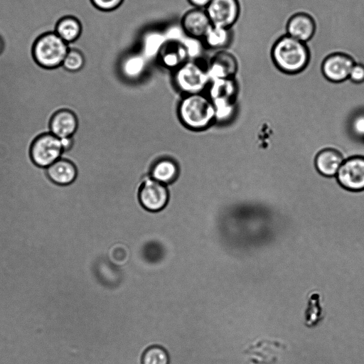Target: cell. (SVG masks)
<instances>
[{"mask_svg": "<svg viewBox=\"0 0 364 364\" xmlns=\"http://www.w3.org/2000/svg\"><path fill=\"white\" fill-rule=\"evenodd\" d=\"M314 31L315 24L313 19L304 14L293 16L287 26V34L303 43L309 41Z\"/></svg>", "mask_w": 364, "mask_h": 364, "instance_id": "obj_16", "label": "cell"}, {"mask_svg": "<svg viewBox=\"0 0 364 364\" xmlns=\"http://www.w3.org/2000/svg\"><path fill=\"white\" fill-rule=\"evenodd\" d=\"M63 152L60 139L50 132L36 139L31 146V156L37 166L47 168L60 159Z\"/></svg>", "mask_w": 364, "mask_h": 364, "instance_id": "obj_6", "label": "cell"}, {"mask_svg": "<svg viewBox=\"0 0 364 364\" xmlns=\"http://www.w3.org/2000/svg\"><path fill=\"white\" fill-rule=\"evenodd\" d=\"M60 140L63 151H69L73 148L74 144V139L73 136L62 138L60 139Z\"/></svg>", "mask_w": 364, "mask_h": 364, "instance_id": "obj_30", "label": "cell"}, {"mask_svg": "<svg viewBox=\"0 0 364 364\" xmlns=\"http://www.w3.org/2000/svg\"><path fill=\"white\" fill-rule=\"evenodd\" d=\"M336 178L339 184L346 190L364 191V156H355L345 159Z\"/></svg>", "mask_w": 364, "mask_h": 364, "instance_id": "obj_7", "label": "cell"}, {"mask_svg": "<svg viewBox=\"0 0 364 364\" xmlns=\"http://www.w3.org/2000/svg\"><path fill=\"white\" fill-rule=\"evenodd\" d=\"M2 46H3V45H2V41H1V39H0V51H1V49H2Z\"/></svg>", "mask_w": 364, "mask_h": 364, "instance_id": "obj_32", "label": "cell"}, {"mask_svg": "<svg viewBox=\"0 0 364 364\" xmlns=\"http://www.w3.org/2000/svg\"><path fill=\"white\" fill-rule=\"evenodd\" d=\"M272 55L276 66L287 73L301 71L306 66L309 55L305 43L288 35L277 41Z\"/></svg>", "mask_w": 364, "mask_h": 364, "instance_id": "obj_2", "label": "cell"}, {"mask_svg": "<svg viewBox=\"0 0 364 364\" xmlns=\"http://www.w3.org/2000/svg\"><path fill=\"white\" fill-rule=\"evenodd\" d=\"M181 24L187 36L201 39L212 25L205 10L198 8L187 11Z\"/></svg>", "mask_w": 364, "mask_h": 364, "instance_id": "obj_12", "label": "cell"}, {"mask_svg": "<svg viewBox=\"0 0 364 364\" xmlns=\"http://www.w3.org/2000/svg\"><path fill=\"white\" fill-rule=\"evenodd\" d=\"M158 58L163 66L173 70L188 60L186 50L180 43H166Z\"/></svg>", "mask_w": 364, "mask_h": 364, "instance_id": "obj_17", "label": "cell"}, {"mask_svg": "<svg viewBox=\"0 0 364 364\" xmlns=\"http://www.w3.org/2000/svg\"><path fill=\"white\" fill-rule=\"evenodd\" d=\"M167 43H181L187 36L181 24L171 25L164 32Z\"/></svg>", "mask_w": 364, "mask_h": 364, "instance_id": "obj_27", "label": "cell"}, {"mask_svg": "<svg viewBox=\"0 0 364 364\" xmlns=\"http://www.w3.org/2000/svg\"><path fill=\"white\" fill-rule=\"evenodd\" d=\"M77 127V117L69 109H62L56 112L50 123V133L59 139L73 136Z\"/></svg>", "mask_w": 364, "mask_h": 364, "instance_id": "obj_13", "label": "cell"}, {"mask_svg": "<svg viewBox=\"0 0 364 364\" xmlns=\"http://www.w3.org/2000/svg\"><path fill=\"white\" fill-rule=\"evenodd\" d=\"M348 78L355 83L364 82V65L355 63L350 70Z\"/></svg>", "mask_w": 364, "mask_h": 364, "instance_id": "obj_29", "label": "cell"}, {"mask_svg": "<svg viewBox=\"0 0 364 364\" xmlns=\"http://www.w3.org/2000/svg\"><path fill=\"white\" fill-rule=\"evenodd\" d=\"M212 0H188L195 8L205 9Z\"/></svg>", "mask_w": 364, "mask_h": 364, "instance_id": "obj_31", "label": "cell"}, {"mask_svg": "<svg viewBox=\"0 0 364 364\" xmlns=\"http://www.w3.org/2000/svg\"><path fill=\"white\" fill-rule=\"evenodd\" d=\"M166 43L164 32L158 31L148 32L142 41V55L146 58L158 57Z\"/></svg>", "mask_w": 364, "mask_h": 364, "instance_id": "obj_22", "label": "cell"}, {"mask_svg": "<svg viewBox=\"0 0 364 364\" xmlns=\"http://www.w3.org/2000/svg\"><path fill=\"white\" fill-rule=\"evenodd\" d=\"M287 349V346L282 341L264 338L247 346L242 355L247 364H277Z\"/></svg>", "mask_w": 364, "mask_h": 364, "instance_id": "obj_5", "label": "cell"}, {"mask_svg": "<svg viewBox=\"0 0 364 364\" xmlns=\"http://www.w3.org/2000/svg\"><path fill=\"white\" fill-rule=\"evenodd\" d=\"M184 48L188 60H198L205 48L203 39L187 36L181 43Z\"/></svg>", "mask_w": 364, "mask_h": 364, "instance_id": "obj_26", "label": "cell"}, {"mask_svg": "<svg viewBox=\"0 0 364 364\" xmlns=\"http://www.w3.org/2000/svg\"><path fill=\"white\" fill-rule=\"evenodd\" d=\"M69 50L68 45L55 33H48L40 37L33 47L36 61L46 68H57Z\"/></svg>", "mask_w": 364, "mask_h": 364, "instance_id": "obj_3", "label": "cell"}, {"mask_svg": "<svg viewBox=\"0 0 364 364\" xmlns=\"http://www.w3.org/2000/svg\"><path fill=\"white\" fill-rule=\"evenodd\" d=\"M86 64V58L84 54L79 50L69 49L62 65L65 69L70 72H78L83 69Z\"/></svg>", "mask_w": 364, "mask_h": 364, "instance_id": "obj_25", "label": "cell"}, {"mask_svg": "<svg viewBox=\"0 0 364 364\" xmlns=\"http://www.w3.org/2000/svg\"><path fill=\"white\" fill-rule=\"evenodd\" d=\"M354 61L349 56L335 53L327 57L322 64V73L325 77L332 82H339L349 77Z\"/></svg>", "mask_w": 364, "mask_h": 364, "instance_id": "obj_10", "label": "cell"}, {"mask_svg": "<svg viewBox=\"0 0 364 364\" xmlns=\"http://www.w3.org/2000/svg\"><path fill=\"white\" fill-rule=\"evenodd\" d=\"M178 175V165L173 160L168 159L159 160L151 169V178L165 185L174 181Z\"/></svg>", "mask_w": 364, "mask_h": 364, "instance_id": "obj_21", "label": "cell"}, {"mask_svg": "<svg viewBox=\"0 0 364 364\" xmlns=\"http://www.w3.org/2000/svg\"><path fill=\"white\" fill-rule=\"evenodd\" d=\"M181 120L187 127L200 130L207 128L215 119L212 100L201 93L186 95L178 107Z\"/></svg>", "mask_w": 364, "mask_h": 364, "instance_id": "obj_1", "label": "cell"}, {"mask_svg": "<svg viewBox=\"0 0 364 364\" xmlns=\"http://www.w3.org/2000/svg\"><path fill=\"white\" fill-rule=\"evenodd\" d=\"M205 10L212 25L230 28L237 19L239 4L237 0H212Z\"/></svg>", "mask_w": 364, "mask_h": 364, "instance_id": "obj_9", "label": "cell"}, {"mask_svg": "<svg viewBox=\"0 0 364 364\" xmlns=\"http://www.w3.org/2000/svg\"><path fill=\"white\" fill-rule=\"evenodd\" d=\"M139 198L141 205L146 210L158 212L167 205L169 193L166 185L150 178L142 184Z\"/></svg>", "mask_w": 364, "mask_h": 364, "instance_id": "obj_8", "label": "cell"}, {"mask_svg": "<svg viewBox=\"0 0 364 364\" xmlns=\"http://www.w3.org/2000/svg\"><path fill=\"white\" fill-rule=\"evenodd\" d=\"M146 68V58L142 54H132L125 58L121 65L124 75L129 79L140 77Z\"/></svg>", "mask_w": 364, "mask_h": 364, "instance_id": "obj_23", "label": "cell"}, {"mask_svg": "<svg viewBox=\"0 0 364 364\" xmlns=\"http://www.w3.org/2000/svg\"><path fill=\"white\" fill-rule=\"evenodd\" d=\"M82 26L75 17L67 16L58 23L55 33L67 43L76 41L82 33Z\"/></svg>", "mask_w": 364, "mask_h": 364, "instance_id": "obj_20", "label": "cell"}, {"mask_svg": "<svg viewBox=\"0 0 364 364\" xmlns=\"http://www.w3.org/2000/svg\"><path fill=\"white\" fill-rule=\"evenodd\" d=\"M46 173L54 183L67 186L76 179L77 169L72 161L60 158L46 168Z\"/></svg>", "mask_w": 364, "mask_h": 364, "instance_id": "obj_14", "label": "cell"}, {"mask_svg": "<svg viewBox=\"0 0 364 364\" xmlns=\"http://www.w3.org/2000/svg\"><path fill=\"white\" fill-rule=\"evenodd\" d=\"M232 31L230 28L211 25L203 38L205 46L214 50L228 48L231 43Z\"/></svg>", "mask_w": 364, "mask_h": 364, "instance_id": "obj_18", "label": "cell"}, {"mask_svg": "<svg viewBox=\"0 0 364 364\" xmlns=\"http://www.w3.org/2000/svg\"><path fill=\"white\" fill-rule=\"evenodd\" d=\"M173 78L177 87L186 95L200 93L210 80L206 66L198 60H187L175 70Z\"/></svg>", "mask_w": 364, "mask_h": 364, "instance_id": "obj_4", "label": "cell"}, {"mask_svg": "<svg viewBox=\"0 0 364 364\" xmlns=\"http://www.w3.org/2000/svg\"><path fill=\"white\" fill-rule=\"evenodd\" d=\"M124 0H90L92 5L102 11H111L121 6Z\"/></svg>", "mask_w": 364, "mask_h": 364, "instance_id": "obj_28", "label": "cell"}, {"mask_svg": "<svg viewBox=\"0 0 364 364\" xmlns=\"http://www.w3.org/2000/svg\"><path fill=\"white\" fill-rule=\"evenodd\" d=\"M141 364H169V356L164 348L153 346L144 352Z\"/></svg>", "mask_w": 364, "mask_h": 364, "instance_id": "obj_24", "label": "cell"}, {"mask_svg": "<svg viewBox=\"0 0 364 364\" xmlns=\"http://www.w3.org/2000/svg\"><path fill=\"white\" fill-rule=\"evenodd\" d=\"M323 319L321 294L311 291L307 298V305L304 312V323L308 328L318 326Z\"/></svg>", "mask_w": 364, "mask_h": 364, "instance_id": "obj_19", "label": "cell"}, {"mask_svg": "<svg viewBox=\"0 0 364 364\" xmlns=\"http://www.w3.org/2000/svg\"><path fill=\"white\" fill-rule=\"evenodd\" d=\"M206 70L210 80L234 77L237 62L227 50H217L206 65Z\"/></svg>", "mask_w": 364, "mask_h": 364, "instance_id": "obj_11", "label": "cell"}, {"mask_svg": "<svg viewBox=\"0 0 364 364\" xmlns=\"http://www.w3.org/2000/svg\"><path fill=\"white\" fill-rule=\"evenodd\" d=\"M343 156L333 149H325L318 152L314 164L317 171L325 177L336 176L344 161Z\"/></svg>", "mask_w": 364, "mask_h": 364, "instance_id": "obj_15", "label": "cell"}]
</instances>
